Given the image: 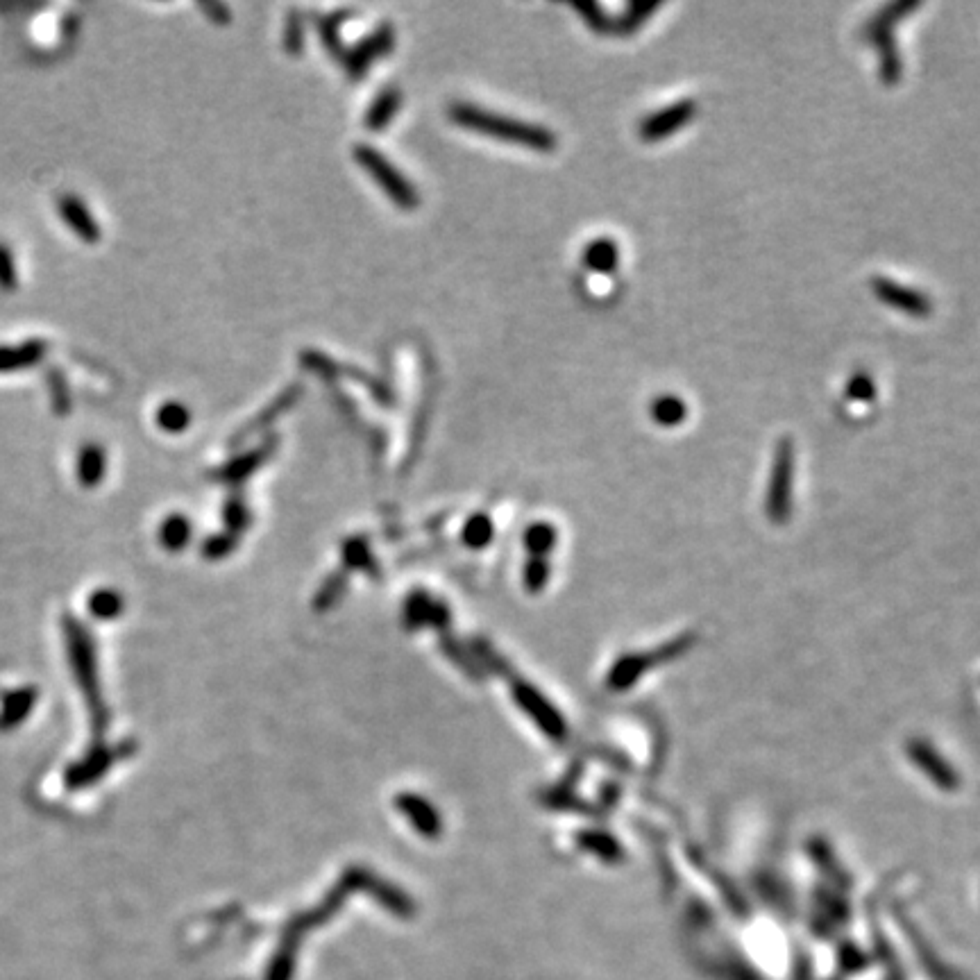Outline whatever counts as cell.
<instances>
[{
	"mask_svg": "<svg viewBox=\"0 0 980 980\" xmlns=\"http://www.w3.org/2000/svg\"><path fill=\"white\" fill-rule=\"evenodd\" d=\"M450 118L459 125V128L468 132H477V134H484V137L515 143V146H522L536 152H552L556 148L554 132H549L547 128L518 121V118H511V116L488 112V109L472 103H454L450 107Z\"/></svg>",
	"mask_w": 980,
	"mask_h": 980,
	"instance_id": "obj_1",
	"label": "cell"
},
{
	"mask_svg": "<svg viewBox=\"0 0 980 980\" xmlns=\"http://www.w3.org/2000/svg\"><path fill=\"white\" fill-rule=\"evenodd\" d=\"M354 159H357V164L363 168V171L373 177L377 187L391 198L395 207L411 211L420 205V193L407 180V175L397 171V168L391 164V159L382 155L377 148L359 143V146L354 148Z\"/></svg>",
	"mask_w": 980,
	"mask_h": 980,
	"instance_id": "obj_2",
	"label": "cell"
},
{
	"mask_svg": "<svg viewBox=\"0 0 980 980\" xmlns=\"http://www.w3.org/2000/svg\"><path fill=\"white\" fill-rule=\"evenodd\" d=\"M64 633H66V645H69V656L75 670V679H78L89 706L94 708L98 729H103L107 713L103 711V701H100V692H98L94 645H91V640L87 636V631L82 629V624L71 618L64 622Z\"/></svg>",
	"mask_w": 980,
	"mask_h": 980,
	"instance_id": "obj_3",
	"label": "cell"
},
{
	"mask_svg": "<svg viewBox=\"0 0 980 980\" xmlns=\"http://www.w3.org/2000/svg\"><path fill=\"white\" fill-rule=\"evenodd\" d=\"M912 10H917V3H897L885 7V10L876 16V19L867 25V35L869 41L878 48L881 53V80L885 84H897L901 80V59L897 44H894V25L899 23V19L910 14Z\"/></svg>",
	"mask_w": 980,
	"mask_h": 980,
	"instance_id": "obj_4",
	"label": "cell"
},
{
	"mask_svg": "<svg viewBox=\"0 0 980 980\" xmlns=\"http://www.w3.org/2000/svg\"><path fill=\"white\" fill-rule=\"evenodd\" d=\"M792 468H794V450L788 438H783L776 445V456L772 466L770 479V495H767V515L774 522H785L790 515L792 504Z\"/></svg>",
	"mask_w": 980,
	"mask_h": 980,
	"instance_id": "obj_5",
	"label": "cell"
},
{
	"mask_svg": "<svg viewBox=\"0 0 980 980\" xmlns=\"http://www.w3.org/2000/svg\"><path fill=\"white\" fill-rule=\"evenodd\" d=\"M872 291L878 300L887 304V307L899 309L912 318L931 316L933 304L924 293H919L917 289H910L906 284L894 282L890 277H874Z\"/></svg>",
	"mask_w": 980,
	"mask_h": 980,
	"instance_id": "obj_6",
	"label": "cell"
},
{
	"mask_svg": "<svg viewBox=\"0 0 980 980\" xmlns=\"http://www.w3.org/2000/svg\"><path fill=\"white\" fill-rule=\"evenodd\" d=\"M697 114V103L695 100H679L670 107H665L663 112L647 116L645 121L640 123V137L645 141H661L670 134L679 132L683 125L690 123Z\"/></svg>",
	"mask_w": 980,
	"mask_h": 980,
	"instance_id": "obj_7",
	"label": "cell"
},
{
	"mask_svg": "<svg viewBox=\"0 0 980 980\" xmlns=\"http://www.w3.org/2000/svg\"><path fill=\"white\" fill-rule=\"evenodd\" d=\"M395 44L391 25H382L377 32H373L363 44H359L354 50H348L343 59V66L350 71L354 80H359L366 75L368 66L375 62L377 57H384L386 53H391Z\"/></svg>",
	"mask_w": 980,
	"mask_h": 980,
	"instance_id": "obj_8",
	"label": "cell"
},
{
	"mask_svg": "<svg viewBox=\"0 0 980 980\" xmlns=\"http://www.w3.org/2000/svg\"><path fill=\"white\" fill-rule=\"evenodd\" d=\"M910 756L915 760V765L919 770L931 776L935 785H940L944 790H956L958 788V776L951 770L944 760L935 754V749H931L926 742H910Z\"/></svg>",
	"mask_w": 980,
	"mask_h": 980,
	"instance_id": "obj_9",
	"label": "cell"
},
{
	"mask_svg": "<svg viewBox=\"0 0 980 980\" xmlns=\"http://www.w3.org/2000/svg\"><path fill=\"white\" fill-rule=\"evenodd\" d=\"M59 209H62L64 221L69 223L71 230L78 232V236H80L82 241L96 243L100 239V230H98L96 221L89 216V211L84 209V205H82V202L78 198L64 196L62 200H59Z\"/></svg>",
	"mask_w": 980,
	"mask_h": 980,
	"instance_id": "obj_10",
	"label": "cell"
},
{
	"mask_svg": "<svg viewBox=\"0 0 980 980\" xmlns=\"http://www.w3.org/2000/svg\"><path fill=\"white\" fill-rule=\"evenodd\" d=\"M400 105H402L400 91L393 89V87L384 89L382 94L373 100V105H370V109H368L366 128L373 130V132L386 130V125L393 121L397 112H400Z\"/></svg>",
	"mask_w": 980,
	"mask_h": 980,
	"instance_id": "obj_11",
	"label": "cell"
},
{
	"mask_svg": "<svg viewBox=\"0 0 980 980\" xmlns=\"http://www.w3.org/2000/svg\"><path fill=\"white\" fill-rule=\"evenodd\" d=\"M109 765H112V754L109 751H94V754L71 767L69 774H66V783H69V788H82V785L94 783L98 776L107 772Z\"/></svg>",
	"mask_w": 980,
	"mask_h": 980,
	"instance_id": "obj_12",
	"label": "cell"
},
{
	"mask_svg": "<svg viewBox=\"0 0 980 980\" xmlns=\"http://www.w3.org/2000/svg\"><path fill=\"white\" fill-rule=\"evenodd\" d=\"M37 701V692L32 688L14 690L3 701V711H0V729H14L30 715L32 706Z\"/></svg>",
	"mask_w": 980,
	"mask_h": 980,
	"instance_id": "obj_13",
	"label": "cell"
},
{
	"mask_svg": "<svg viewBox=\"0 0 980 980\" xmlns=\"http://www.w3.org/2000/svg\"><path fill=\"white\" fill-rule=\"evenodd\" d=\"M584 264L593 273H613L620 264V248L611 239H597L586 245Z\"/></svg>",
	"mask_w": 980,
	"mask_h": 980,
	"instance_id": "obj_14",
	"label": "cell"
},
{
	"mask_svg": "<svg viewBox=\"0 0 980 980\" xmlns=\"http://www.w3.org/2000/svg\"><path fill=\"white\" fill-rule=\"evenodd\" d=\"M44 354H46L44 341H28L19 345V348H0V373L28 368L32 363L44 359Z\"/></svg>",
	"mask_w": 980,
	"mask_h": 980,
	"instance_id": "obj_15",
	"label": "cell"
},
{
	"mask_svg": "<svg viewBox=\"0 0 980 980\" xmlns=\"http://www.w3.org/2000/svg\"><path fill=\"white\" fill-rule=\"evenodd\" d=\"M688 416L686 402L677 395H661L652 404V418L661 427H677Z\"/></svg>",
	"mask_w": 980,
	"mask_h": 980,
	"instance_id": "obj_16",
	"label": "cell"
},
{
	"mask_svg": "<svg viewBox=\"0 0 980 980\" xmlns=\"http://www.w3.org/2000/svg\"><path fill=\"white\" fill-rule=\"evenodd\" d=\"M105 475V452L98 445H87L78 459V477L84 486H96Z\"/></svg>",
	"mask_w": 980,
	"mask_h": 980,
	"instance_id": "obj_17",
	"label": "cell"
},
{
	"mask_svg": "<svg viewBox=\"0 0 980 980\" xmlns=\"http://www.w3.org/2000/svg\"><path fill=\"white\" fill-rule=\"evenodd\" d=\"M189 536H191V522L184 518V515H171V518H166V522H162L159 540H162V545L166 549L177 552V549H182L189 543Z\"/></svg>",
	"mask_w": 980,
	"mask_h": 980,
	"instance_id": "obj_18",
	"label": "cell"
},
{
	"mask_svg": "<svg viewBox=\"0 0 980 980\" xmlns=\"http://www.w3.org/2000/svg\"><path fill=\"white\" fill-rule=\"evenodd\" d=\"M191 411L180 402H166L157 411V425L168 434H180L189 427Z\"/></svg>",
	"mask_w": 980,
	"mask_h": 980,
	"instance_id": "obj_19",
	"label": "cell"
},
{
	"mask_svg": "<svg viewBox=\"0 0 980 980\" xmlns=\"http://www.w3.org/2000/svg\"><path fill=\"white\" fill-rule=\"evenodd\" d=\"M656 10H658V3H631L627 7V12L618 19V23H613V32L631 35V32H636Z\"/></svg>",
	"mask_w": 980,
	"mask_h": 980,
	"instance_id": "obj_20",
	"label": "cell"
},
{
	"mask_svg": "<svg viewBox=\"0 0 980 980\" xmlns=\"http://www.w3.org/2000/svg\"><path fill=\"white\" fill-rule=\"evenodd\" d=\"M647 658H640V656H627V658H622V661L613 667V672H611V686L613 688H629L633 681H636L642 672L647 670Z\"/></svg>",
	"mask_w": 980,
	"mask_h": 980,
	"instance_id": "obj_21",
	"label": "cell"
},
{
	"mask_svg": "<svg viewBox=\"0 0 980 980\" xmlns=\"http://www.w3.org/2000/svg\"><path fill=\"white\" fill-rule=\"evenodd\" d=\"M525 543L531 552L536 554V559H540V556L552 552V547L556 543V529L549 525V522H534V525L527 529Z\"/></svg>",
	"mask_w": 980,
	"mask_h": 980,
	"instance_id": "obj_22",
	"label": "cell"
},
{
	"mask_svg": "<svg viewBox=\"0 0 980 980\" xmlns=\"http://www.w3.org/2000/svg\"><path fill=\"white\" fill-rule=\"evenodd\" d=\"M89 611L96 615L98 620H114L118 613L123 611V599L114 590H98V593L89 599Z\"/></svg>",
	"mask_w": 980,
	"mask_h": 980,
	"instance_id": "obj_23",
	"label": "cell"
},
{
	"mask_svg": "<svg viewBox=\"0 0 980 980\" xmlns=\"http://www.w3.org/2000/svg\"><path fill=\"white\" fill-rule=\"evenodd\" d=\"M463 538H466L470 547H484L493 538V522L486 515H475V518L468 520L466 529H463Z\"/></svg>",
	"mask_w": 980,
	"mask_h": 980,
	"instance_id": "obj_24",
	"label": "cell"
},
{
	"mask_svg": "<svg viewBox=\"0 0 980 980\" xmlns=\"http://www.w3.org/2000/svg\"><path fill=\"white\" fill-rule=\"evenodd\" d=\"M572 7L581 14V19H584L593 30L613 32V21L608 19L602 7H599L597 3H574Z\"/></svg>",
	"mask_w": 980,
	"mask_h": 980,
	"instance_id": "obj_25",
	"label": "cell"
},
{
	"mask_svg": "<svg viewBox=\"0 0 980 980\" xmlns=\"http://www.w3.org/2000/svg\"><path fill=\"white\" fill-rule=\"evenodd\" d=\"M266 452H268V447H261V450L252 452L250 456H241V459L232 461L230 466L225 468V475H223V479H243L245 475H248V472H250V468H252V466L257 468L259 463L266 459Z\"/></svg>",
	"mask_w": 980,
	"mask_h": 980,
	"instance_id": "obj_26",
	"label": "cell"
},
{
	"mask_svg": "<svg viewBox=\"0 0 980 980\" xmlns=\"http://www.w3.org/2000/svg\"><path fill=\"white\" fill-rule=\"evenodd\" d=\"M847 393L851 400H858V402H872L874 400V395H876V386L872 382V377L865 375V373H856L851 379H849V386H847Z\"/></svg>",
	"mask_w": 980,
	"mask_h": 980,
	"instance_id": "obj_27",
	"label": "cell"
},
{
	"mask_svg": "<svg viewBox=\"0 0 980 980\" xmlns=\"http://www.w3.org/2000/svg\"><path fill=\"white\" fill-rule=\"evenodd\" d=\"M48 386H50V391H53V407L59 413L69 411L71 409V397H69V388H66V382L62 379V375L50 373Z\"/></svg>",
	"mask_w": 980,
	"mask_h": 980,
	"instance_id": "obj_28",
	"label": "cell"
},
{
	"mask_svg": "<svg viewBox=\"0 0 980 980\" xmlns=\"http://www.w3.org/2000/svg\"><path fill=\"white\" fill-rule=\"evenodd\" d=\"M0 286H3L5 291H14V286H16V270H14L12 252L3 243H0Z\"/></svg>",
	"mask_w": 980,
	"mask_h": 980,
	"instance_id": "obj_29",
	"label": "cell"
},
{
	"mask_svg": "<svg viewBox=\"0 0 980 980\" xmlns=\"http://www.w3.org/2000/svg\"><path fill=\"white\" fill-rule=\"evenodd\" d=\"M284 46L291 55H298L302 50V30H300L298 14L289 16V23H286V32H284Z\"/></svg>",
	"mask_w": 980,
	"mask_h": 980,
	"instance_id": "obj_30",
	"label": "cell"
},
{
	"mask_svg": "<svg viewBox=\"0 0 980 980\" xmlns=\"http://www.w3.org/2000/svg\"><path fill=\"white\" fill-rule=\"evenodd\" d=\"M527 584L531 590H538L547 584V561L534 559L527 568Z\"/></svg>",
	"mask_w": 980,
	"mask_h": 980,
	"instance_id": "obj_31",
	"label": "cell"
},
{
	"mask_svg": "<svg viewBox=\"0 0 980 980\" xmlns=\"http://www.w3.org/2000/svg\"><path fill=\"white\" fill-rule=\"evenodd\" d=\"M588 847H593L595 851L602 853V856H613L615 858V853H620V844L608 838L606 833H599V835H590V838L586 840Z\"/></svg>",
	"mask_w": 980,
	"mask_h": 980,
	"instance_id": "obj_32",
	"label": "cell"
},
{
	"mask_svg": "<svg viewBox=\"0 0 980 980\" xmlns=\"http://www.w3.org/2000/svg\"><path fill=\"white\" fill-rule=\"evenodd\" d=\"M202 10L209 14V19L214 23H230V12H227L225 5H202Z\"/></svg>",
	"mask_w": 980,
	"mask_h": 980,
	"instance_id": "obj_33",
	"label": "cell"
}]
</instances>
